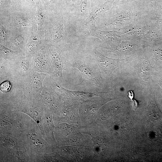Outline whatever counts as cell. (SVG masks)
Masks as SVG:
<instances>
[{
  "label": "cell",
  "instance_id": "cell-1",
  "mask_svg": "<svg viewBox=\"0 0 162 162\" xmlns=\"http://www.w3.org/2000/svg\"><path fill=\"white\" fill-rule=\"evenodd\" d=\"M91 35L108 43L112 45V48L117 46L121 38L119 32L115 31H95L92 32Z\"/></svg>",
  "mask_w": 162,
  "mask_h": 162
},
{
  "label": "cell",
  "instance_id": "cell-18",
  "mask_svg": "<svg viewBox=\"0 0 162 162\" xmlns=\"http://www.w3.org/2000/svg\"><path fill=\"white\" fill-rule=\"evenodd\" d=\"M29 66V64L28 62L26 60L22 61L21 63V67L23 70L25 71L27 70H28Z\"/></svg>",
  "mask_w": 162,
  "mask_h": 162
},
{
  "label": "cell",
  "instance_id": "cell-16",
  "mask_svg": "<svg viewBox=\"0 0 162 162\" xmlns=\"http://www.w3.org/2000/svg\"><path fill=\"white\" fill-rule=\"evenodd\" d=\"M47 121L48 124V125L51 131L53 132L54 129V128L51 117L50 115H48L47 117Z\"/></svg>",
  "mask_w": 162,
  "mask_h": 162
},
{
  "label": "cell",
  "instance_id": "cell-10",
  "mask_svg": "<svg viewBox=\"0 0 162 162\" xmlns=\"http://www.w3.org/2000/svg\"><path fill=\"white\" fill-rule=\"evenodd\" d=\"M87 5V0H80L79 4V10L81 15H83L86 13Z\"/></svg>",
  "mask_w": 162,
  "mask_h": 162
},
{
  "label": "cell",
  "instance_id": "cell-24",
  "mask_svg": "<svg viewBox=\"0 0 162 162\" xmlns=\"http://www.w3.org/2000/svg\"><path fill=\"white\" fill-rule=\"evenodd\" d=\"M161 87L162 88V85H161Z\"/></svg>",
  "mask_w": 162,
  "mask_h": 162
},
{
  "label": "cell",
  "instance_id": "cell-5",
  "mask_svg": "<svg viewBox=\"0 0 162 162\" xmlns=\"http://www.w3.org/2000/svg\"><path fill=\"white\" fill-rule=\"evenodd\" d=\"M140 46L132 44L127 42H123L116 47L111 48H106L107 51L117 53H126L138 49Z\"/></svg>",
  "mask_w": 162,
  "mask_h": 162
},
{
  "label": "cell",
  "instance_id": "cell-20",
  "mask_svg": "<svg viewBox=\"0 0 162 162\" xmlns=\"http://www.w3.org/2000/svg\"><path fill=\"white\" fill-rule=\"evenodd\" d=\"M134 93L132 90H129L128 92V96L129 98L132 100L134 98Z\"/></svg>",
  "mask_w": 162,
  "mask_h": 162
},
{
  "label": "cell",
  "instance_id": "cell-6",
  "mask_svg": "<svg viewBox=\"0 0 162 162\" xmlns=\"http://www.w3.org/2000/svg\"><path fill=\"white\" fill-rule=\"evenodd\" d=\"M80 71L84 78L89 81H93L95 78L94 74L90 68L81 63L77 64L76 66Z\"/></svg>",
  "mask_w": 162,
  "mask_h": 162
},
{
  "label": "cell",
  "instance_id": "cell-8",
  "mask_svg": "<svg viewBox=\"0 0 162 162\" xmlns=\"http://www.w3.org/2000/svg\"><path fill=\"white\" fill-rule=\"evenodd\" d=\"M69 94L74 98L78 99H85L91 97L98 96L99 93L98 92L89 93L80 91H67Z\"/></svg>",
  "mask_w": 162,
  "mask_h": 162
},
{
  "label": "cell",
  "instance_id": "cell-14",
  "mask_svg": "<svg viewBox=\"0 0 162 162\" xmlns=\"http://www.w3.org/2000/svg\"><path fill=\"white\" fill-rule=\"evenodd\" d=\"M23 41V37L21 35H18L14 40L13 41L14 45L15 46L18 47L22 44Z\"/></svg>",
  "mask_w": 162,
  "mask_h": 162
},
{
  "label": "cell",
  "instance_id": "cell-12",
  "mask_svg": "<svg viewBox=\"0 0 162 162\" xmlns=\"http://www.w3.org/2000/svg\"><path fill=\"white\" fill-rule=\"evenodd\" d=\"M11 87V85L10 82L6 81L2 83L1 85V90L4 92L6 93L8 92Z\"/></svg>",
  "mask_w": 162,
  "mask_h": 162
},
{
  "label": "cell",
  "instance_id": "cell-25",
  "mask_svg": "<svg viewBox=\"0 0 162 162\" xmlns=\"http://www.w3.org/2000/svg\"><path fill=\"white\" fill-rule=\"evenodd\" d=\"M72 1H74V0H72Z\"/></svg>",
  "mask_w": 162,
  "mask_h": 162
},
{
  "label": "cell",
  "instance_id": "cell-17",
  "mask_svg": "<svg viewBox=\"0 0 162 162\" xmlns=\"http://www.w3.org/2000/svg\"><path fill=\"white\" fill-rule=\"evenodd\" d=\"M1 37L4 41L6 40L7 38L8 33L4 27L2 26L1 29Z\"/></svg>",
  "mask_w": 162,
  "mask_h": 162
},
{
  "label": "cell",
  "instance_id": "cell-3",
  "mask_svg": "<svg viewBox=\"0 0 162 162\" xmlns=\"http://www.w3.org/2000/svg\"><path fill=\"white\" fill-rule=\"evenodd\" d=\"M97 54L99 58V66L104 72L111 74L117 68V60L107 58L98 52Z\"/></svg>",
  "mask_w": 162,
  "mask_h": 162
},
{
  "label": "cell",
  "instance_id": "cell-21",
  "mask_svg": "<svg viewBox=\"0 0 162 162\" xmlns=\"http://www.w3.org/2000/svg\"><path fill=\"white\" fill-rule=\"evenodd\" d=\"M48 1L50 3H54L56 1V0H48Z\"/></svg>",
  "mask_w": 162,
  "mask_h": 162
},
{
  "label": "cell",
  "instance_id": "cell-7",
  "mask_svg": "<svg viewBox=\"0 0 162 162\" xmlns=\"http://www.w3.org/2000/svg\"><path fill=\"white\" fill-rule=\"evenodd\" d=\"M64 29L63 22L61 20L57 23L53 31L52 37L54 40L59 41L62 38Z\"/></svg>",
  "mask_w": 162,
  "mask_h": 162
},
{
  "label": "cell",
  "instance_id": "cell-4",
  "mask_svg": "<svg viewBox=\"0 0 162 162\" xmlns=\"http://www.w3.org/2000/svg\"><path fill=\"white\" fill-rule=\"evenodd\" d=\"M131 12L121 14L114 16L111 17L109 21L105 23V26H112L117 27L124 23H128L129 21L132 20V18L134 16H132Z\"/></svg>",
  "mask_w": 162,
  "mask_h": 162
},
{
  "label": "cell",
  "instance_id": "cell-23",
  "mask_svg": "<svg viewBox=\"0 0 162 162\" xmlns=\"http://www.w3.org/2000/svg\"><path fill=\"white\" fill-rule=\"evenodd\" d=\"M151 1L152 2L154 1H155L156 0H151Z\"/></svg>",
  "mask_w": 162,
  "mask_h": 162
},
{
  "label": "cell",
  "instance_id": "cell-13",
  "mask_svg": "<svg viewBox=\"0 0 162 162\" xmlns=\"http://www.w3.org/2000/svg\"><path fill=\"white\" fill-rule=\"evenodd\" d=\"M153 53L156 59L162 61V49L155 48L153 50Z\"/></svg>",
  "mask_w": 162,
  "mask_h": 162
},
{
  "label": "cell",
  "instance_id": "cell-9",
  "mask_svg": "<svg viewBox=\"0 0 162 162\" xmlns=\"http://www.w3.org/2000/svg\"><path fill=\"white\" fill-rule=\"evenodd\" d=\"M51 55L56 70L58 73L59 74L60 77H61L63 64L61 57L57 53L55 52H52L51 53Z\"/></svg>",
  "mask_w": 162,
  "mask_h": 162
},
{
  "label": "cell",
  "instance_id": "cell-11",
  "mask_svg": "<svg viewBox=\"0 0 162 162\" xmlns=\"http://www.w3.org/2000/svg\"><path fill=\"white\" fill-rule=\"evenodd\" d=\"M27 114L33 118L37 122V123L40 122L41 115L40 112L37 110L32 109L28 110L27 112Z\"/></svg>",
  "mask_w": 162,
  "mask_h": 162
},
{
  "label": "cell",
  "instance_id": "cell-19",
  "mask_svg": "<svg viewBox=\"0 0 162 162\" xmlns=\"http://www.w3.org/2000/svg\"><path fill=\"white\" fill-rule=\"evenodd\" d=\"M131 106L132 108L136 110L138 107V103L136 100H132L131 102Z\"/></svg>",
  "mask_w": 162,
  "mask_h": 162
},
{
  "label": "cell",
  "instance_id": "cell-22",
  "mask_svg": "<svg viewBox=\"0 0 162 162\" xmlns=\"http://www.w3.org/2000/svg\"><path fill=\"white\" fill-rule=\"evenodd\" d=\"M119 1L121 2H127L128 1H130V0H119Z\"/></svg>",
  "mask_w": 162,
  "mask_h": 162
},
{
  "label": "cell",
  "instance_id": "cell-2",
  "mask_svg": "<svg viewBox=\"0 0 162 162\" xmlns=\"http://www.w3.org/2000/svg\"><path fill=\"white\" fill-rule=\"evenodd\" d=\"M114 0H108L105 4L93 9L86 20L84 25L87 26L95 23L97 18L102 13L109 10Z\"/></svg>",
  "mask_w": 162,
  "mask_h": 162
},
{
  "label": "cell",
  "instance_id": "cell-15",
  "mask_svg": "<svg viewBox=\"0 0 162 162\" xmlns=\"http://www.w3.org/2000/svg\"><path fill=\"white\" fill-rule=\"evenodd\" d=\"M1 49L2 54L6 56H10L13 54L12 51L5 48L2 45H1Z\"/></svg>",
  "mask_w": 162,
  "mask_h": 162
}]
</instances>
